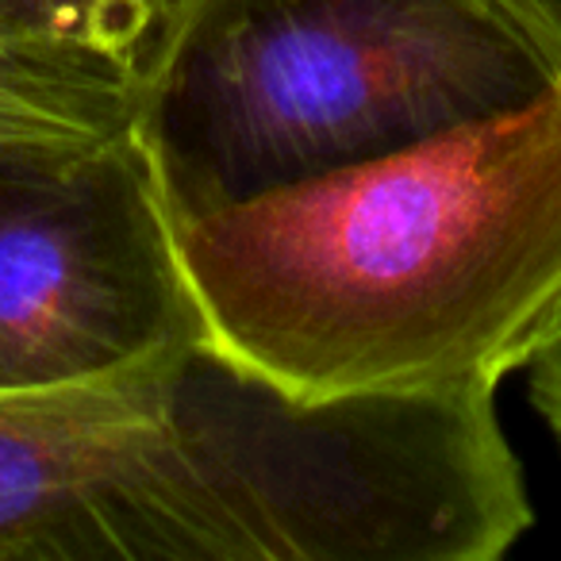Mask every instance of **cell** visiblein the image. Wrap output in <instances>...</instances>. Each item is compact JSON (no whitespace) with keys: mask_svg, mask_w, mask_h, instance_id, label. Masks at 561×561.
I'll list each match as a JSON object with an SVG mask.
<instances>
[{"mask_svg":"<svg viewBox=\"0 0 561 561\" xmlns=\"http://www.w3.org/2000/svg\"><path fill=\"white\" fill-rule=\"evenodd\" d=\"M208 335L135 135L0 162V389L81 381Z\"/></svg>","mask_w":561,"mask_h":561,"instance_id":"3","label":"cell"},{"mask_svg":"<svg viewBox=\"0 0 561 561\" xmlns=\"http://www.w3.org/2000/svg\"><path fill=\"white\" fill-rule=\"evenodd\" d=\"M530 369V404L538 408L542 423L550 427L553 443L561 450V316L550 328V335L542 339V346L535 351V358L527 362Z\"/></svg>","mask_w":561,"mask_h":561,"instance_id":"6","label":"cell"},{"mask_svg":"<svg viewBox=\"0 0 561 561\" xmlns=\"http://www.w3.org/2000/svg\"><path fill=\"white\" fill-rule=\"evenodd\" d=\"M496 4L558 62V70H561V0H496Z\"/></svg>","mask_w":561,"mask_h":561,"instance_id":"7","label":"cell"},{"mask_svg":"<svg viewBox=\"0 0 561 561\" xmlns=\"http://www.w3.org/2000/svg\"><path fill=\"white\" fill-rule=\"evenodd\" d=\"M173 239L211 343L293 397L500 389L561 316V81Z\"/></svg>","mask_w":561,"mask_h":561,"instance_id":"1","label":"cell"},{"mask_svg":"<svg viewBox=\"0 0 561 561\" xmlns=\"http://www.w3.org/2000/svg\"><path fill=\"white\" fill-rule=\"evenodd\" d=\"M135 101L139 93L104 66L0 27V162L81 154L127 139Z\"/></svg>","mask_w":561,"mask_h":561,"instance_id":"4","label":"cell"},{"mask_svg":"<svg viewBox=\"0 0 561 561\" xmlns=\"http://www.w3.org/2000/svg\"><path fill=\"white\" fill-rule=\"evenodd\" d=\"M561 70L496 0H193L135 101L173 224L519 108Z\"/></svg>","mask_w":561,"mask_h":561,"instance_id":"2","label":"cell"},{"mask_svg":"<svg viewBox=\"0 0 561 561\" xmlns=\"http://www.w3.org/2000/svg\"><path fill=\"white\" fill-rule=\"evenodd\" d=\"M193 0H0V27L112 70L139 93Z\"/></svg>","mask_w":561,"mask_h":561,"instance_id":"5","label":"cell"}]
</instances>
